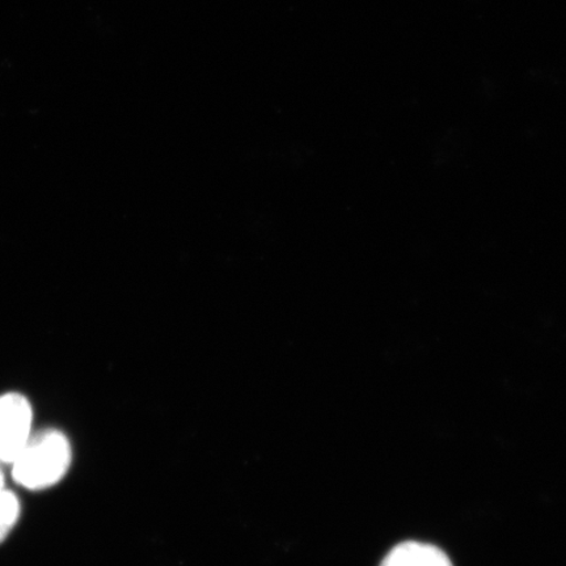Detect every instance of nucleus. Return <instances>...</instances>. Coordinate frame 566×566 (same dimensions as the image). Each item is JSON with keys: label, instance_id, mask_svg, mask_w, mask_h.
I'll return each instance as SVG.
<instances>
[{"label": "nucleus", "instance_id": "4", "mask_svg": "<svg viewBox=\"0 0 566 566\" xmlns=\"http://www.w3.org/2000/svg\"><path fill=\"white\" fill-rule=\"evenodd\" d=\"M21 515L18 495L9 490L0 491V544L15 528Z\"/></svg>", "mask_w": 566, "mask_h": 566}, {"label": "nucleus", "instance_id": "3", "mask_svg": "<svg viewBox=\"0 0 566 566\" xmlns=\"http://www.w3.org/2000/svg\"><path fill=\"white\" fill-rule=\"evenodd\" d=\"M380 566H454L448 555L436 546L406 542L396 546Z\"/></svg>", "mask_w": 566, "mask_h": 566}, {"label": "nucleus", "instance_id": "2", "mask_svg": "<svg viewBox=\"0 0 566 566\" xmlns=\"http://www.w3.org/2000/svg\"><path fill=\"white\" fill-rule=\"evenodd\" d=\"M33 410L25 396L10 392L0 396V462L11 464L30 442Z\"/></svg>", "mask_w": 566, "mask_h": 566}, {"label": "nucleus", "instance_id": "1", "mask_svg": "<svg viewBox=\"0 0 566 566\" xmlns=\"http://www.w3.org/2000/svg\"><path fill=\"white\" fill-rule=\"evenodd\" d=\"M73 463V449L65 433L46 429L33 433L11 463L15 483L31 492H44L60 484Z\"/></svg>", "mask_w": 566, "mask_h": 566}, {"label": "nucleus", "instance_id": "5", "mask_svg": "<svg viewBox=\"0 0 566 566\" xmlns=\"http://www.w3.org/2000/svg\"><path fill=\"white\" fill-rule=\"evenodd\" d=\"M2 463V462H0ZM6 490V486H4V475H3V471H2V465H0V491H3Z\"/></svg>", "mask_w": 566, "mask_h": 566}]
</instances>
